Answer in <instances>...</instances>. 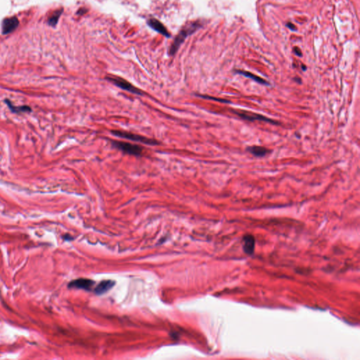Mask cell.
<instances>
[{
  "label": "cell",
  "instance_id": "1",
  "mask_svg": "<svg viewBox=\"0 0 360 360\" xmlns=\"http://www.w3.org/2000/svg\"><path fill=\"white\" fill-rule=\"evenodd\" d=\"M201 26H202V25L199 21L188 23L184 25L172 43L170 49V54L172 56L175 55L187 37L192 35Z\"/></svg>",
  "mask_w": 360,
  "mask_h": 360
},
{
  "label": "cell",
  "instance_id": "2",
  "mask_svg": "<svg viewBox=\"0 0 360 360\" xmlns=\"http://www.w3.org/2000/svg\"><path fill=\"white\" fill-rule=\"evenodd\" d=\"M111 133L113 135L116 136V137L123 138V139H127L137 141V142H140V143L145 144H148V145L154 146V145H158V144H159L157 141H155L154 139H152L147 138V137H143V136H141V135H139V134H133V133L123 132V131H119V130H112Z\"/></svg>",
  "mask_w": 360,
  "mask_h": 360
},
{
  "label": "cell",
  "instance_id": "3",
  "mask_svg": "<svg viewBox=\"0 0 360 360\" xmlns=\"http://www.w3.org/2000/svg\"><path fill=\"white\" fill-rule=\"evenodd\" d=\"M112 144L115 148L120 150L124 154L135 155V156H140L143 153L142 147L137 145V144H132L119 141H113Z\"/></svg>",
  "mask_w": 360,
  "mask_h": 360
},
{
  "label": "cell",
  "instance_id": "4",
  "mask_svg": "<svg viewBox=\"0 0 360 360\" xmlns=\"http://www.w3.org/2000/svg\"><path fill=\"white\" fill-rule=\"evenodd\" d=\"M106 79L110 83H112L118 87H120L122 89H124L127 92H129L132 94H135L141 95L142 92L137 89V87H134L132 84H131L129 82L127 81L124 79L118 77V76L115 75H109L106 77Z\"/></svg>",
  "mask_w": 360,
  "mask_h": 360
},
{
  "label": "cell",
  "instance_id": "5",
  "mask_svg": "<svg viewBox=\"0 0 360 360\" xmlns=\"http://www.w3.org/2000/svg\"><path fill=\"white\" fill-rule=\"evenodd\" d=\"M232 112L234 113L236 115H237L239 118H241V119H243V120H248V121H251V122H253L254 120H259V121H263V122H265V123H268L273 124H279V123H277L276 121H275L274 120H271V119H270L267 117H265V116H263L262 115L257 114V113L247 112V111H245V110H232Z\"/></svg>",
  "mask_w": 360,
  "mask_h": 360
},
{
  "label": "cell",
  "instance_id": "6",
  "mask_svg": "<svg viewBox=\"0 0 360 360\" xmlns=\"http://www.w3.org/2000/svg\"><path fill=\"white\" fill-rule=\"evenodd\" d=\"M19 25V21L16 17H9L5 18L2 22V33L8 35L13 33Z\"/></svg>",
  "mask_w": 360,
  "mask_h": 360
},
{
  "label": "cell",
  "instance_id": "7",
  "mask_svg": "<svg viewBox=\"0 0 360 360\" xmlns=\"http://www.w3.org/2000/svg\"><path fill=\"white\" fill-rule=\"evenodd\" d=\"M147 23H148V25L153 30H155L158 33H160L163 36H165V38H170L171 35L168 30V29H167V28L162 23L158 21L156 18H151L149 20L148 22H147Z\"/></svg>",
  "mask_w": 360,
  "mask_h": 360
},
{
  "label": "cell",
  "instance_id": "8",
  "mask_svg": "<svg viewBox=\"0 0 360 360\" xmlns=\"http://www.w3.org/2000/svg\"><path fill=\"white\" fill-rule=\"evenodd\" d=\"M95 282L94 281L88 279H78L72 281L68 284L69 288H74L79 289H84L89 291L94 285Z\"/></svg>",
  "mask_w": 360,
  "mask_h": 360
},
{
  "label": "cell",
  "instance_id": "9",
  "mask_svg": "<svg viewBox=\"0 0 360 360\" xmlns=\"http://www.w3.org/2000/svg\"><path fill=\"white\" fill-rule=\"evenodd\" d=\"M115 285V281L111 280H105L102 281L99 283L97 286L94 288V292L97 295H101L107 291H109L110 288H112L113 286Z\"/></svg>",
  "mask_w": 360,
  "mask_h": 360
},
{
  "label": "cell",
  "instance_id": "10",
  "mask_svg": "<svg viewBox=\"0 0 360 360\" xmlns=\"http://www.w3.org/2000/svg\"><path fill=\"white\" fill-rule=\"evenodd\" d=\"M243 250L248 255L253 254L255 249V239L252 235H246L243 239Z\"/></svg>",
  "mask_w": 360,
  "mask_h": 360
},
{
  "label": "cell",
  "instance_id": "11",
  "mask_svg": "<svg viewBox=\"0 0 360 360\" xmlns=\"http://www.w3.org/2000/svg\"><path fill=\"white\" fill-rule=\"evenodd\" d=\"M247 151L256 157H264L271 152L270 150L262 146H253L247 148Z\"/></svg>",
  "mask_w": 360,
  "mask_h": 360
},
{
  "label": "cell",
  "instance_id": "12",
  "mask_svg": "<svg viewBox=\"0 0 360 360\" xmlns=\"http://www.w3.org/2000/svg\"><path fill=\"white\" fill-rule=\"evenodd\" d=\"M236 73H239L240 75H242L243 76H245L246 78H251L252 80H253L254 81L257 82V83L259 84H264V85H270V83H268L267 81H266L264 79H262V78L259 77V76H257L256 75L253 74V73H251L250 72H247V71H244V70H236Z\"/></svg>",
  "mask_w": 360,
  "mask_h": 360
},
{
  "label": "cell",
  "instance_id": "13",
  "mask_svg": "<svg viewBox=\"0 0 360 360\" xmlns=\"http://www.w3.org/2000/svg\"><path fill=\"white\" fill-rule=\"evenodd\" d=\"M63 8H60V9L56 10L49 17V18H48V23H49V25L52 27H55L57 25L60 16H61L62 13H63Z\"/></svg>",
  "mask_w": 360,
  "mask_h": 360
},
{
  "label": "cell",
  "instance_id": "14",
  "mask_svg": "<svg viewBox=\"0 0 360 360\" xmlns=\"http://www.w3.org/2000/svg\"><path fill=\"white\" fill-rule=\"evenodd\" d=\"M6 101L8 103V106H9V108L11 109V110H12L13 112H15V113H24V112H30L31 111V109L28 106H14L12 105V104L11 103V102L8 101V100H6Z\"/></svg>",
  "mask_w": 360,
  "mask_h": 360
},
{
  "label": "cell",
  "instance_id": "15",
  "mask_svg": "<svg viewBox=\"0 0 360 360\" xmlns=\"http://www.w3.org/2000/svg\"><path fill=\"white\" fill-rule=\"evenodd\" d=\"M199 96H200V97H202V98L207 99H210V100H213V101L222 102V103H230V101H229L225 100V99H218V98H215V97H212V96H210L199 95Z\"/></svg>",
  "mask_w": 360,
  "mask_h": 360
},
{
  "label": "cell",
  "instance_id": "16",
  "mask_svg": "<svg viewBox=\"0 0 360 360\" xmlns=\"http://www.w3.org/2000/svg\"><path fill=\"white\" fill-rule=\"evenodd\" d=\"M87 12V8L83 7V8H80V9H79V10L78 11L77 14H78V15H80V16H82V15H83V14L86 13Z\"/></svg>",
  "mask_w": 360,
  "mask_h": 360
},
{
  "label": "cell",
  "instance_id": "17",
  "mask_svg": "<svg viewBox=\"0 0 360 360\" xmlns=\"http://www.w3.org/2000/svg\"><path fill=\"white\" fill-rule=\"evenodd\" d=\"M293 52L297 56H302V55L301 51H300L299 48H297V47H294Z\"/></svg>",
  "mask_w": 360,
  "mask_h": 360
},
{
  "label": "cell",
  "instance_id": "18",
  "mask_svg": "<svg viewBox=\"0 0 360 360\" xmlns=\"http://www.w3.org/2000/svg\"><path fill=\"white\" fill-rule=\"evenodd\" d=\"M286 25H287L288 28H290V29L292 30H296V26H295V25H294L293 24L291 23H288Z\"/></svg>",
  "mask_w": 360,
  "mask_h": 360
},
{
  "label": "cell",
  "instance_id": "19",
  "mask_svg": "<svg viewBox=\"0 0 360 360\" xmlns=\"http://www.w3.org/2000/svg\"><path fill=\"white\" fill-rule=\"evenodd\" d=\"M302 68L303 70H306V67H305V66H302Z\"/></svg>",
  "mask_w": 360,
  "mask_h": 360
}]
</instances>
